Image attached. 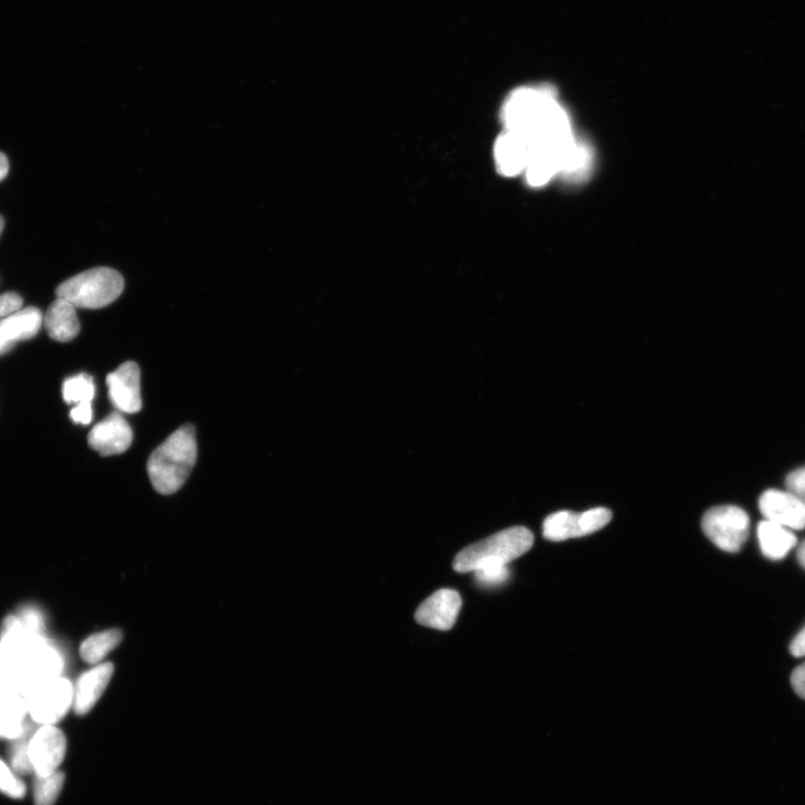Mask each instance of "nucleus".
<instances>
[{"instance_id":"36","label":"nucleus","mask_w":805,"mask_h":805,"mask_svg":"<svg viewBox=\"0 0 805 805\" xmlns=\"http://www.w3.org/2000/svg\"><path fill=\"white\" fill-rule=\"evenodd\" d=\"M5 222L2 216H0V235H2L4 231Z\"/></svg>"},{"instance_id":"13","label":"nucleus","mask_w":805,"mask_h":805,"mask_svg":"<svg viewBox=\"0 0 805 805\" xmlns=\"http://www.w3.org/2000/svg\"><path fill=\"white\" fill-rule=\"evenodd\" d=\"M760 509L769 522L785 528H805V505L800 499L781 490H767L760 499Z\"/></svg>"},{"instance_id":"7","label":"nucleus","mask_w":805,"mask_h":805,"mask_svg":"<svg viewBox=\"0 0 805 805\" xmlns=\"http://www.w3.org/2000/svg\"><path fill=\"white\" fill-rule=\"evenodd\" d=\"M705 535L727 553L740 552L750 535V517L736 506L709 509L702 520Z\"/></svg>"},{"instance_id":"3","label":"nucleus","mask_w":805,"mask_h":805,"mask_svg":"<svg viewBox=\"0 0 805 805\" xmlns=\"http://www.w3.org/2000/svg\"><path fill=\"white\" fill-rule=\"evenodd\" d=\"M534 545V535L526 527H511L464 548L453 561L454 571L473 573L490 566H508Z\"/></svg>"},{"instance_id":"4","label":"nucleus","mask_w":805,"mask_h":805,"mask_svg":"<svg viewBox=\"0 0 805 805\" xmlns=\"http://www.w3.org/2000/svg\"><path fill=\"white\" fill-rule=\"evenodd\" d=\"M125 289L121 274L110 268H94L66 280L56 296L68 300L75 308L101 309L115 302Z\"/></svg>"},{"instance_id":"18","label":"nucleus","mask_w":805,"mask_h":805,"mask_svg":"<svg viewBox=\"0 0 805 805\" xmlns=\"http://www.w3.org/2000/svg\"><path fill=\"white\" fill-rule=\"evenodd\" d=\"M757 538L763 555L781 561L797 545L798 538L788 528L765 520L757 526Z\"/></svg>"},{"instance_id":"34","label":"nucleus","mask_w":805,"mask_h":805,"mask_svg":"<svg viewBox=\"0 0 805 805\" xmlns=\"http://www.w3.org/2000/svg\"><path fill=\"white\" fill-rule=\"evenodd\" d=\"M14 346H15V343L11 342V340H8V339L0 336V356L5 355L8 352H11V350L14 348Z\"/></svg>"},{"instance_id":"29","label":"nucleus","mask_w":805,"mask_h":805,"mask_svg":"<svg viewBox=\"0 0 805 805\" xmlns=\"http://www.w3.org/2000/svg\"><path fill=\"white\" fill-rule=\"evenodd\" d=\"M23 306V299L17 293L7 292L0 296V319L15 314L21 310Z\"/></svg>"},{"instance_id":"26","label":"nucleus","mask_w":805,"mask_h":805,"mask_svg":"<svg viewBox=\"0 0 805 805\" xmlns=\"http://www.w3.org/2000/svg\"><path fill=\"white\" fill-rule=\"evenodd\" d=\"M476 581L483 586H497L506 583L510 577L508 566H490L473 572Z\"/></svg>"},{"instance_id":"2","label":"nucleus","mask_w":805,"mask_h":805,"mask_svg":"<svg viewBox=\"0 0 805 805\" xmlns=\"http://www.w3.org/2000/svg\"><path fill=\"white\" fill-rule=\"evenodd\" d=\"M195 428L185 424L151 454L148 476L161 495H173L181 489L195 467L197 460Z\"/></svg>"},{"instance_id":"28","label":"nucleus","mask_w":805,"mask_h":805,"mask_svg":"<svg viewBox=\"0 0 805 805\" xmlns=\"http://www.w3.org/2000/svg\"><path fill=\"white\" fill-rule=\"evenodd\" d=\"M786 487L805 505V467L790 473L786 478Z\"/></svg>"},{"instance_id":"24","label":"nucleus","mask_w":805,"mask_h":805,"mask_svg":"<svg viewBox=\"0 0 805 805\" xmlns=\"http://www.w3.org/2000/svg\"><path fill=\"white\" fill-rule=\"evenodd\" d=\"M0 793L15 800L23 799L26 794V784L22 776L3 760H0Z\"/></svg>"},{"instance_id":"6","label":"nucleus","mask_w":805,"mask_h":805,"mask_svg":"<svg viewBox=\"0 0 805 805\" xmlns=\"http://www.w3.org/2000/svg\"><path fill=\"white\" fill-rule=\"evenodd\" d=\"M13 662L16 687L25 695L42 681L61 676L63 670L61 653L43 637L28 644Z\"/></svg>"},{"instance_id":"32","label":"nucleus","mask_w":805,"mask_h":805,"mask_svg":"<svg viewBox=\"0 0 805 805\" xmlns=\"http://www.w3.org/2000/svg\"><path fill=\"white\" fill-rule=\"evenodd\" d=\"M790 651L794 657L801 658L805 656V627L791 642Z\"/></svg>"},{"instance_id":"16","label":"nucleus","mask_w":805,"mask_h":805,"mask_svg":"<svg viewBox=\"0 0 805 805\" xmlns=\"http://www.w3.org/2000/svg\"><path fill=\"white\" fill-rule=\"evenodd\" d=\"M532 146L522 136L506 130L496 141L495 160L501 174L514 177L525 173Z\"/></svg>"},{"instance_id":"10","label":"nucleus","mask_w":805,"mask_h":805,"mask_svg":"<svg viewBox=\"0 0 805 805\" xmlns=\"http://www.w3.org/2000/svg\"><path fill=\"white\" fill-rule=\"evenodd\" d=\"M461 606V596L457 591L443 589L419 606L415 620L423 627L448 631L456 624Z\"/></svg>"},{"instance_id":"22","label":"nucleus","mask_w":805,"mask_h":805,"mask_svg":"<svg viewBox=\"0 0 805 805\" xmlns=\"http://www.w3.org/2000/svg\"><path fill=\"white\" fill-rule=\"evenodd\" d=\"M65 776L61 771L46 776H35L33 798L35 805H54L63 790Z\"/></svg>"},{"instance_id":"25","label":"nucleus","mask_w":805,"mask_h":805,"mask_svg":"<svg viewBox=\"0 0 805 805\" xmlns=\"http://www.w3.org/2000/svg\"><path fill=\"white\" fill-rule=\"evenodd\" d=\"M28 741H30V736H25L20 740L13 741L9 747L8 764L21 776L33 773L30 754H28Z\"/></svg>"},{"instance_id":"20","label":"nucleus","mask_w":805,"mask_h":805,"mask_svg":"<svg viewBox=\"0 0 805 805\" xmlns=\"http://www.w3.org/2000/svg\"><path fill=\"white\" fill-rule=\"evenodd\" d=\"M123 639L122 632L111 629L85 639L80 648L81 657L91 665H99L112 650H115Z\"/></svg>"},{"instance_id":"30","label":"nucleus","mask_w":805,"mask_h":805,"mask_svg":"<svg viewBox=\"0 0 805 805\" xmlns=\"http://www.w3.org/2000/svg\"><path fill=\"white\" fill-rule=\"evenodd\" d=\"M71 419L74 423L88 425L92 421L93 411L92 403H82L75 405L70 413Z\"/></svg>"},{"instance_id":"8","label":"nucleus","mask_w":805,"mask_h":805,"mask_svg":"<svg viewBox=\"0 0 805 805\" xmlns=\"http://www.w3.org/2000/svg\"><path fill=\"white\" fill-rule=\"evenodd\" d=\"M611 519V510L606 508L586 510L582 514L562 510L545 519L543 535L548 541L563 542L599 532Z\"/></svg>"},{"instance_id":"17","label":"nucleus","mask_w":805,"mask_h":805,"mask_svg":"<svg viewBox=\"0 0 805 805\" xmlns=\"http://www.w3.org/2000/svg\"><path fill=\"white\" fill-rule=\"evenodd\" d=\"M44 324L47 334L60 343L71 342L81 329L77 308L62 298L56 299L47 310Z\"/></svg>"},{"instance_id":"27","label":"nucleus","mask_w":805,"mask_h":805,"mask_svg":"<svg viewBox=\"0 0 805 805\" xmlns=\"http://www.w3.org/2000/svg\"><path fill=\"white\" fill-rule=\"evenodd\" d=\"M7 689H17L15 684L14 662L0 649V693H3V691Z\"/></svg>"},{"instance_id":"5","label":"nucleus","mask_w":805,"mask_h":805,"mask_svg":"<svg viewBox=\"0 0 805 805\" xmlns=\"http://www.w3.org/2000/svg\"><path fill=\"white\" fill-rule=\"evenodd\" d=\"M26 699L34 723L56 725L73 707L74 686L62 676L50 678L28 690Z\"/></svg>"},{"instance_id":"1","label":"nucleus","mask_w":805,"mask_h":805,"mask_svg":"<svg viewBox=\"0 0 805 805\" xmlns=\"http://www.w3.org/2000/svg\"><path fill=\"white\" fill-rule=\"evenodd\" d=\"M503 119L506 130L524 137L537 148L565 150L576 140L572 123L554 89L520 88L507 99Z\"/></svg>"},{"instance_id":"9","label":"nucleus","mask_w":805,"mask_h":805,"mask_svg":"<svg viewBox=\"0 0 805 805\" xmlns=\"http://www.w3.org/2000/svg\"><path fill=\"white\" fill-rule=\"evenodd\" d=\"M68 742L60 728L42 725L28 741V754L35 776H46L60 771Z\"/></svg>"},{"instance_id":"23","label":"nucleus","mask_w":805,"mask_h":805,"mask_svg":"<svg viewBox=\"0 0 805 805\" xmlns=\"http://www.w3.org/2000/svg\"><path fill=\"white\" fill-rule=\"evenodd\" d=\"M94 394L96 387L92 377L87 374L70 377L63 385L64 401L68 404L92 403Z\"/></svg>"},{"instance_id":"11","label":"nucleus","mask_w":805,"mask_h":805,"mask_svg":"<svg viewBox=\"0 0 805 805\" xmlns=\"http://www.w3.org/2000/svg\"><path fill=\"white\" fill-rule=\"evenodd\" d=\"M134 440L131 426L119 412L94 426L88 438L90 447L103 457L126 452Z\"/></svg>"},{"instance_id":"14","label":"nucleus","mask_w":805,"mask_h":805,"mask_svg":"<svg viewBox=\"0 0 805 805\" xmlns=\"http://www.w3.org/2000/svg\"><path fill=\"white\" fill-rule=\"evenodd\" d=\"M28 717L26 695L21 690L7 689L0 693V738L13 742L28 736Z\"/></svg>"},{"instance_id":"31","label":"nucleus","mask_w":805,"mask_h":805,"mask_svg":"<svg viewBox=\"0 0 805 805\" xmlns=\"http://www.w3.org/2000/svg\"><path fill=\"white\" fill-rule=\"evenodd\" d=\"M791 684L795 693L805 699V664L793 671Z\"/></svg>"},{"instance_id":"15","label":"nucleus","mask_w":805,"mask_h":805,"mask_svg":"<svg viewBox=\"0 0 805 805\" xmlns=\"http://www.w3.org/2000/svg\"><path fill=\"white\" fill-rule=\"evenodd\" d=\"M113 671H115L113 665L110 662H104V664L96 665L84 672L77 685L74 686L73 709L75 714L83 716L91 712L110 684Z\"/></svg>"},{"instance_id":"33","label":"nucleus","mask_w":805,"mask_h":805,"mask_svg":"<svg viewBox=\"0 0 805 805\" xmlns=\"http://www.w3.org/2000/svg\"><path fill=\"white\" fill-rule=\"evenodd\" d=\"M9 172V163L7 157L0 153V182L7 176Z\"/></svg>"},{"instance_id":"35","label":"nucleus","mask_w":805,"mask_h":805,"mask_svg":"<svg viewBox=\"0 0 805 805\" xmlns=\"http://www.w3.org/2000/svg\"><path fill=\"white\" fill-rule=\"evenodd\" d=\"M798 560L800 564L805 568V541L799 546L798 549Z\"/></svg>"},{"instance_id":"19","label":"nucleus","mask_w":805,"mask_h":805,"mask_svg":"<svg viewBox=\"0 0 805 805\" xmlns=\"http://www.w3.org/2000/svg\"><path fill=\"white\" fill-rule=\"evenodd\" d=\"M44 319L36 308L18 310L15 314L0 319V336L13 343L34 338L40 333Z\"/></svg>"},{"instance_id":"12","label":"nucleus","mask_w":805,"mask_h":805,"mask_svg":"<svg viewBox=\"0 0 805 805\" xmlns=\"http://www.w3.org/2000/svg\"><path fill=\"white\" fill-rule=\"evenodd\" d=\"M109 397L122 413H138L142 407L140 368L135 362L122 364L107 377Z\"/></svg>"},{"instance_id":"21","label":"nucleus","mask_w":805,"mask_h":805,"mask_svg":"<svg viewBox=\"0 0 805 805\" xmlns=\"http://www.w3.org/2000/svg\"><path fill=\"white\" fill-rule=\"evenodd\" d=\"M592 151L589 145L576 141L575 146L567 156L562 172L567 181L582 182L589 176L592 168Z\"/></svg>"}]
</instances>
